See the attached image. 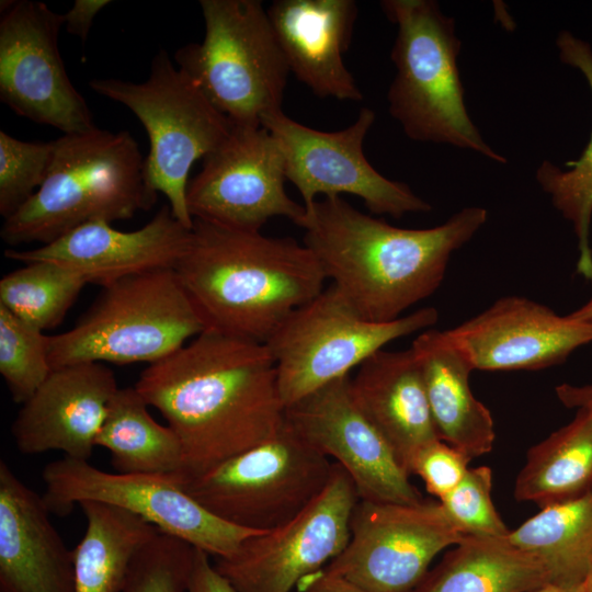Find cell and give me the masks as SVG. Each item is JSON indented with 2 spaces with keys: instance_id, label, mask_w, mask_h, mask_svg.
<instances>
[{
  "instance_id": "cell-1",
  "label": "cell",
  "mask_w": 592,
  "mask_h": 592,
  "mask_svg": "<svg viewBox=\"0 0 592 592\" xmlns=\"http://www.w3.org/2000/svg\"><path fill=\"white\" fill-rule=\"evenodd\" d=\"M135 388L181 442L179 483L270 440L285 423L266 345L212 330L149 364Z\"/></svg>"
},
{
  "instance_id": "cell-2",
  "label": "cell",
  "mask_w": 592,
  "mask_h": 592,
  "mask_svg": "<svg viewBox=\"0 0 592 592\" xmlns=\"http://www.w3.org/2000/svg\"><path fill=\"white\" fill-rule=\"evenodd\" d=\"M298 227L327 280L358 314L390 322L431 296L444 280L453 252L485 225L483 207L469 206L445 223L407 229L365 214L338 197L314 202Z\"/></svg>"
},
{
  "instance_id": "cell-3",
  "label": "cell",
  "mask_w": 592,
  "mask_h": 592,
  "mask_svg": "<svg viewBox=\"0 0 592 592\" xmlns=\"http://www.w3.org/2000/svg\"><path fill=\"white\" fill-rule=\"evenodd\" d=\"M174 271L205 330L259 343L327 281L316 255L293 238L201 219Z\"/></svg>"
},
{
  "instance_id": "cell-4",
  "label": "cell",
  "mask_w": 592,
  "mask_h": 592,
  "mask_svg": "<svg viewBox=\"0 0 592 592\" xmlns=\"http://www.w3.org/2000/svg\"><path fill=\"white\" fill-rule=\"evenodd\" d=\"M54 141L46 180L2 224L9 246L47 244L84 224L129 219L156 204L158 193L146 182L145 159L129 132L95 127Z\"/></svg>"
},
{
  "instance_id": "cell-5",
  "label": "cell",
  "mask_w": 592,
  "mask_h": 592,
  "mask_svg": "<svg viewBox=\"0 0 592 592\" xmlns=\"http://www.w3.org/2000/svg\"><path fill=\"white\" fill-rule=\"evenodd\" d=\"M380 5L397 26L390 54L396 76L387 99L389 113L405 134L417 141L447 144L505 163L506 158L483 140L467 112L454 19L433 0H385Z\"/></svg>"
},
{
  "instance_id": "cell-6",
  "label": "cell",
  "mask_w": 592,
  "mask_h": 592,
  "mask_svg": "<svg viewBox=\"0 0 592 592\" xmlns=\"http://www.w3.org/2000/svg\"><path fill=\"white\" fill-rule=\"evenodd\" d=\"M205 325L174 269L130 275L102 287L69 330L48 335L52 368L76 363L152 364Z\"/></svg>"
},
{
  "instance_id": "cell-7",
  "label": "cell",
  "mask_w": 592,
  "mask_h": 592,
  "mask_svg": "<svg viewBox=\"0 0 592 592\" xmlns=\"http://www.w3.org/2000/svg\"><path fill=\"white\" fill-rule=\"evenodd\" d=\"M201 43L174 53L178 67L236 126L282 111L289 68L259 0H201Z\"/></svg>"
},
{
  "instance_id": "cell-8",
  "label": "cell",
  "mask_w": 592,
  "mask_h": 592,
  "mask_svg": "<svg viewBox=\"0 0 592 592\" xmlns=\"http://www.w3.org/2000/svg\"><path fill=\"white\" fill-rule=\"evenodd\" d=\"M89 87L122 103L140 121L150 143L145 158L146 182L168 198L173 216L192 228L186 205L189 172L196 160L204 159L229 137L234 124L172 64L164 49L155 55L149 77L143 82L93 79Z\"/></svg>"
},
{
  "instance_id": "cell-9",
  "label": "cell",
  "mask_w": 592,
  "mask_h": 592,
  "mask_svg": "<svg viewBox=\"0 0 592 592\" xmlns=\"http://www.w3.org/2000/svg\"><path fill=\"white\" fill-rule=\"evenodd\" d=\"M333 463L286 422L270 440L180 486L220 520L267 532L303 512L326 488Z\"/></svg>"
},
{
  "instance_id": "cell-10",
  "label": "cell",
  "mask_w": 592,
  "mask_h": 592,
  "mask_svg": "<svg viewBox=\"0 0 592 592\" xmlns=\"http://www.w3.org/2000/svg\"><path fill=\"white\" fill-rule=\"evenodd\" d=\"M437 319V310L425 307L390 322H373L330 285L294 310L264 343L285 408L349 376L389 342L426 330Z\"/></svg>"
},
{
  "instance_id": "cell-11",
  "label": "cell",
  "mask_w": 592,
  "mask_h": 592,
  "mask_svg": "<svg viewBox=\"0 0 592 592\" xmlns=\"http://www.w3.org/2000/svg\"><path fill=\"white\" fill-rule=\"evenodd\" d=\"M42 478L50 513L66 516L82 501L115 505L217 558L262 533L220 520L186 493L174 475L107 473L88 460L64 457L48 463Z\"/></svg>"
},
{
  "instance_id": "cell-12",
  "label": "cell",
  "mask_w": 592,
  "mask_h": 592,
  "mask_svg": "<svg viewBox=\"0 0 592 592\" xmlns=\"http://www.w3.org/2000/svg\"><path fill=\"white\" fill-rule=\"evenodd\" d=\"M375 119V112L363 107L351 125L335 132L311 128L283 111L265 115L261 124L277 141L286 180L297 187L305 208L320 194H351L374 215L401 218L431 210L432 206L407 184L384 177L366 159L363 144Z\"/></svg>"
},
{
  "instance_id": "cell-13",
  "label": "cell",
  "mask_w": 592,
  "mask_h": 592,
  "mask_svg": "<svg viewBox=\"0 0 592 592\" xmlns=\"http://www.w3.org/2000/svg\"><path fill=\"white\" fill-rule=\"evenodd\" d=\"M346 547L326 569L366 592H412L434 557L465 535L439 501L414 504L358 500Z\"/></svg>"
},
{
  "instance_id": "cell-14",
  "label": "cell",
  "mask_w": 592,
  "mask_h": 592,
  "mask_svg": "<svg viewBox=\"0 0 592 592\" xmlns=\"http://www.w3.org/2000/svg\"><path fill=\"white\" fill-rule=\"evenodd\" d=\"M0 9L1 102L19 116L64 135L94 129L92 113L59 53L64 14L31 0H2Z\"/></svg>"
},
{
  "instance_id": "cell-15",
  "label": "cell",
  "mask_w": 592,
  "mask_h": 592,
  "mask_svg": "<svg viewBox=\"0 0 592 592\" xmlns=\"http://www.w3.org/2000/svg\"><path fill=\"white\" fill-rule=\"evenodd\" d=\"M360 497L342 466L333 463L323 491L286 524L244 539L216 569L236 592H291L346 547Z\"/></svg>"
},
{
  "instance_id": "cell-16",
  "label": "cell",
  "mask_w": 592,
  "mask_h": 592,
  "mask_svg": "<svg viewBox=\"0 0 592 592\" xmlns=\"http://www.w3.org/2000/svg\"><path fill=\"white\" fill-rule=\"evenodd\" d=\"M285 181L284 157L271 133L262 125H234L189 181L187 209L193 219L237 230L261 231L273 217L299 226L306 209L287 195Z\"/></svg>"
},
{
  "instance_id": "cell-17",
  "label": "cell",
  "mask_w": 592,
  "mask_h": 592,
  "mask_svg": "<svg viewBox=\"0 0 592 592\" xmlns=\"http://www.w3.org/2000/svg\"><path fill=\"white\" fill-rule=\"evenodd\" d=\"M285 420L344 468L361 500L402 504L423 500L387 441L354 402L350 375L286 407Z\"/></svg>"
},
{
  "instance_id": "cell-18",
  "label": "cell",
  "mask_w": 592,
  "mask_h": 592,
  "mask_svg": "<svg viewBox=\"0 0 592 592\" xmlns=\"http://www.w3.org/2000/svg\"><path fill=\"white\" fill-rule=\"evenodd\" d=\"M475 369L536 371L563 363L592 342V321L559 316L521 296H505L488 309L446 330Z\"/></svg>"
},
{
  "instance_id": "cell-19",
  "label": "cell",
  "mask_w": 592,
  "mask_h": 592,
  "mask_svg": "<svg viewBox=\"0 0 592 592\" xmlns=\"http://www.w3.org/2000/svg\"><path fill=\"white\" fill-rule=\"evenodd\" d=\"M191 229L164 205L137 230L92 221L35 249H7L4 257L22 263L53 262L103 287L130 275L174 269L187 248Z\"/></svg>"
},
{
  "instance_id": "cell-20",
  "label": "cell",
  "mask_w": 592,
  "mask_h": 592,
  "mask_svg": "<svg viewBox=\"0 0 592 592\" xmlns=\"http://www.w3.org/2000/svg\"><path fill=\"white\" fill-rule=\"evenodd\" d=\"M118 389L103 363H76L53 368L16 414L11 433L26 455L60 451L89 460L109 403Z\"/></svg>"
},
{
  "instance_id": "cell-21",
  "label": "cell",
  "mask_w": 592,
  "mask_h": 592,
  "mask_svg": "<svg viewBox=\"0 0 592 592\" xmlns=\"http://www.w3.org/2000/svg\"><path fill=\"white\" fill-rule=\"evenodd\" d=\"M267 15L289 71L320 98L358 102L363 93L343 61L357 4L353 0H275Z\"/></svg>"
},
{
  "instance_id": "cell-22",
  "label": "cell",
  "mask_w": 592,
  "mask_h": 592,
  "mask_svg": "<svg viewBox=\"0 0 592 592\" xmlns=\"http://www.w3.org/2000/svg\"><path fill=\"white\" fill-rule=\"evenodd\" d=\"M43 497L0 462V592H76L73 550Z\"/></svg>"
},
{
  "instance_id": "cell-23",
  "label": "cell",
  "mask_w": 592,
  "mask_h": 592,
  "mask_svg": "<svg viewBox=\"0 0 592 592\" xmlns=\"http://www.w3.org/2000/svg\"><path fill=\"white\" fill-rule=\"evenodd\" d=\"M351 394L408 473L418 451L441 440L411 348L371 355L351 377Z\"/></svg>"
},
{
  "instance_id": "cell-24",
  "label": "cell",
  "mask_w": 592,
  "mask_h": 592,
  "mask_svg": "<svg viewBox=\"0 0 592 592\" xmlns=\"http://www.w3.org/2000/svg\"><path fill=\"white\" fill-rule=\"evenodd\" d=\"M434 424L442 441L470 459L492 449L496 433L489 409L469 386L475 369L446 330L426 329L412 341Z\"/></svg>"
},
{
  "instance_id": "cell-25",
  "label": "cell",
  "mask_w": 592,
  "mask_h": 592,
  "mask_svg": "<svg viewBox=\"0 0 592 592\" xmlns=\"http://www.w3.org/2000/svg\"><path fill=\"white\" fill-rule=\"evenodd\" d=\"M546 583L544 565L508 537L465 535L412 592H531Z\"/></svg>"
},
{
  "instance_id": "cell-26",
  "label": "cell",
  "mask_w": 592,
  "mask_h": 592,
  "mask_svg": "<svg viewBox=\"0 0 592 592\" xmlns=\"http://www.w3.org/2000/svg\"><path fill=\"white\" fill-rule=\"evenodd\" d=\"M83 537L73 549L76 592H122L138 551L159 530L115 505L82 501Z\"/></svg>"
},
{
  "instance_id": "cell-27",
  "label": "cell",
  "mask_w": 592,
  "mask_h": 592,
  "mask_svg": "<svg viewBox=\"0 0 592 592\" xmlns=\"http://www.w3.org/2000/svg\"><path fill=\"white\" fill-rule=\"evenodd\" d=\"M148 407L135 386L118 388L95 444L110 452L117 473L178 477L183 466L181 442L169 425L151 417Z\"/></svg>"
},
{
  "instance_id": "cell-28",
  "label": "cell",
  "mask_w": 592,
  "mask_h": 592,
  "mask_svg": "<svg viewBox=\"0 0 592 592\" xmlns=\"http://www.w3.org/2000/svg\"><path fill=\"white\" fill-rule=\"evenodd\" d=\"M508 539L544 565L550 583L581 584L592 565V488L543 506Z\"/></svg>"
},
{
  "instance_id": "cell-29",
  "label": "cell",
  "mask_w": 592,
  "mask_h": 592,
  "mask_svg": "<svg viewBox=\"0 0 592 592\" xmlns=\"http://www.w3.org/2000/svg\"><path fill=\"white\" fill-rule=\"evenodd\" d=\"M592 488V410L578 409L574 419L533 446L514 486L517 501L542 508Z\"/></svg>"
},
{
  "instance_id": "cell-30",
  "label": "cell",
  "mask_w": 592,
  "mask_h": 592,
  "mask_svg": "<svg viewBox=\"0 0 592 592\" xmlns=\"http://www.w3.org/2000/svg\"><path fill=\"white\" fill-rule=\"evenodd\" d=\"M560 60L581 71L592 90V49L590 45L568 31L556 39ZM563 170L543 161L536 170V180L550 196L553 205L570 220L578 239L577 272L592 280V249L590 224L592 217V134L579 159L568 161Z\"/></svg>"
},
{
  "instance_id": "cell-31",
  "label": "cell",
  "mask_w": 592,
  "mask_h": 592,
  "mask_svg": "<svg viewBox=\"0 0 592 592\" xmlns=\"http://www.w3.org/2000/svg\"><path fill=\"white\" fill-rule=\"evenodd\" d=\"M0 281V305L44 332L61 323L88 282L46 261L24 263Z\"/></svg>"
},
{
  "instance_id": "cell-32",
  "label": "cell",
  "mask_w": 592,
  "mask_h": 592,
  "mask_svg": "<svg viewBox=\"0 0 592 592\" xmlns=\"http://www.w3.org/2000/svg\"><path fill=\"white\" fill-rule=\"evenodd\" d=\"M48 335L0 305V373L15 403H24L52 372Z\"/></svg>"
},
{
  "instance_id": "cell-33",
  "label": "cell",
  "mask_w": 592,
  "mask_h": 592,
  "mask_svg": "<svg viewBox=\"0 0 592 592\" xmlns=\"http://www.w3.org/2000/svg\"><path fill=\"white\" fill-rule=\"evenodd\" d=\"M195 547L159 533L135 556L122 592H187Z\"/></svg>"
},
{
  "instance_id": "cell-34",
  "label": "cell",
  "mask_w": 592,
  "mask_h": 592,
  "mask_svg": "<svg viewBox=\"0 0 592 592\" xmlns=\"http://www.w3.org/2000/svg\"><path fill=\"white\" fill-rule=\"evenodd\" d=\"M55 141H24L0 130V214L7 219L42 186Z\"/></svg>"
},
{
  "instance_id": "cell-35",
  "label": "cell",
  "mask_w": 592,
  "mask_h": 592,
  "mask_svg": "<svg viewBox=\"0 0 592 592\" xmlns=\"http://www.w3.org/2000/svg\"><path fill=\"white\" fill-rule=\"evenodd\" d=\"M491 490V469L487 466L469 468L460 482L439 502L464 535L505 538L511 531L496 510Z\"/></svg>"
},
{
  "instance_id": "cell-36",
  "label": "cell",
  "mask_w": 592,
  "mask_h": 592,
  "mask_svg": "<svg viewBox=\"0 0 592 592\" xmlns=\"http://www.w3.org/2000/svg\"><path fill=\"white\" fill-rule=\"evenodd\" d=\"M471 459L442 440L423 446L413 456L409 473L418 475L425 489L441 500L464 478Z\"/></svg>"
},
{
  "instance_id": "cell-37",
  "label": "cell",
  "mask_w": 592,
  "mask_h": 592,
  "mask_svg": "<svg viewBox=\"0 0 592 592\" xmlns=\"http://www.w3.org/2000/svg\"><path fill=\"white\" fill-rule=\"evenodd\" d=\"M208 556L195 548L187 592H236L228 580L210 563Z\"/></svg>"
},
{
  "instance_id": "cell-38",
  "label": "cell",
  "mask_w": 592,
  "mask_h": 592,
  "mask_svg": "<svg viewBox=\"0 0 592 592\" xmlns=\"http://www.w3.org/2000/svg\"><path fill=\"white\" fill-rule=\"evenodd\" d=\"M110 3L109 0H76L71 9L64 13L66 31L84 43L94 18Z\"/></svg>"
},
{
  "instance_id": "cell-39",
  "label": "cell",
  "mask_w": 592,
  "mask_h": 592,
  "mask_svg": "<svg viewBox=\"0 0 592 592\" xmlns=\"http://www.w3.org/2000/svg\"><path fill=\"white\" fill-rule=\"evenodd\" d=\"M299 592H366L351 581L322 568L298 583Z\"/></svg>"
},
{
  "instance_id": "cell-40",
  "label": "cell",
  "mask_w": 592,
  "mask_h": 592,
  "mask_svg": "<svg viewBox=\"0 0 592 592\" xmlns=\"http://www.w3.org/2000/svg\"><path fill=\"white\" fill-rule=\"evenodd\" d=\"M556 395L568 408L592 410V384L585 386L562 384L556 387Z\"/></svg>"
},
{
  "instance_id": "cell-41",
  "label": "cell",
  "mask_w": 592,
  "mask_h": 592,
  "mask_svg": "<svg viewBox=\"0 0 592 592\" xmlns=\"http://www.w3.org/2000/svg\"><path fill=\"white\" fill-rule=\"evenodd\" d=\"M531 592H584V590L582 583L576 585L546 583Z\"/></svg>"
},
{
  "instance_id": "cell-42",
  "label": "cell",
  "mask_w": 592,
  "mask_h": 592,
  "mask_svg": "<svg viewBox=\"0 0 592 592\" xmlns=\"http://www.w3.org/2000/svg\"><path fill=\"white\" fill-rule=\"evenodd\" d=\"M568 316L576 320L592 321V297L583 306Z\"/></svg>"
},
{
  "instance_id": "cell-43",
  "label": "cell",
  "mask_w": 592,
  "mask_h": 592,
  "mask_svg": "<svg viewBox=\"0 0 592 592\" xmlns=\"http://www.w3.org/2000/svg\"><path fill=\"white\" fill-rule=\"evenodd\" d=\"M584 592H592V565L591 568L582 582Z\"/></svg>"
}]
</instances>
